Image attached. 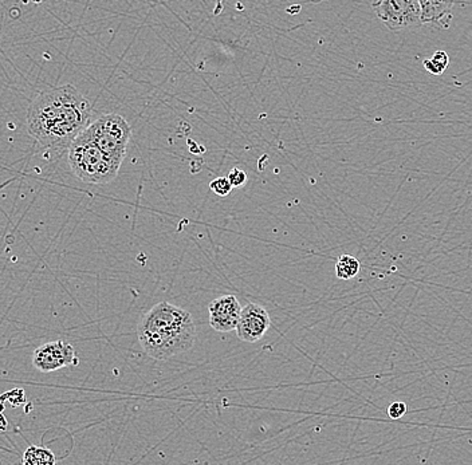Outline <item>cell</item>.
Wrapping results in <instances>:
<instances>
[{
	"mask_svg": "<svg viewBox=\"0 0 472 465\" xmlns=\"http://www.w3.org/2000/svg\"><path fill=\"white\" fill-rule=\"evenodd\" d=\"M270 325L271 319L267 310L257 303H248L242 307L235 328L236 335L243 342L254 344L264 337Z\"/></svg>",
	"mask_w": 472,
	"mask_h": 465,
	"instance_id": "cell-7",
	"label": "cell"
},
{
	"mask_svg": "<svg viewBox=\"0 0 472 465\" xmlns=\"http://www.w3.org/2000/svg\"><path fill=\"white\" fill-rule=\"evenodd\" d=\"M97 148L115 163L122 164L132 136L130 125L122 116L102 115L82 132Z\"/></svg>",
	"mask_w": 472,
	"mask_h": 465,
	"instance_id": "cell-4",
	"label": "cell"
},
{
	"mask_svg": "<svg viewBox=\"0 0 472 465\" xmlns=\"http://www.w3.org/2000/svg\"><path fill=\"white\" fill-rule=\"evenodd\" d=\"M230 184L233 186V188H240V186H244L246 181H247V175L244 170L239 169V168H234L231 169V172L228 173L227 176Z\"/></svg>",
	"mask_w": 472,
	"mask_h": 465,
	"instance_id": "cell-14",
	"label": "cell"
},
{
	"mask_svg": "<svg viewBox=\"0 0 472 465\" xmlns=\"http://www.w3.org/2000/svg\"><path fill=\"white\" fill-rule=\"evenodd\" d=\"M360 270V261L357 260V257L352 255H341L335 263V275L338 279H352L358 275Z\"/></svg>",
	"mask_w": 472,
	"mask_h": 465,
	"instance_id": "cell-11",
	"label": "cell"
},
{
	"mask_svg": "<svg viewBox=\"0 0 472 465\" xmlns=\"http://www.w3.org/2000/svg\"><path fill=\"white\" fill-rule=\"evenodd\" d=\"M449 63V54L446 51H436L431 59H425V70L433 75H442L447 70Z\"/></svg>",
	"mask_w": 472,
	"mask_h": 465,
	"instance_id": "cell-12",
	"label": "cell"
},
{
	"mask_svg": "<svg viewBox=\"0 0 472 465\" xmlns=\"http://www.w3.org/2000/svg\"><path fill=\"white\" fill-rule=\"evenodd\" d=\"M210 189L213 190L215 195H217L220 197H226V196H228L231 193V190L234 188L230 184L227 177H217V179H215V180L210 183Z\"/></svg>",
	"mask_w": 472,
	"mask_h": 465,
	"instance_id": "cell-13",
	"label": "cell"
},
{
	"mask_svg": "<svg viewBox=\"0 0 472 465\" xmlns=\"http://www.w3.org/2000/svg\"><path fill=\"white\" fill-rule=\"evenodd\" d=\"M78 357L70 344L54 341L39 346L32 354V365L41 373L59 370L69 365H78Z\"/></svg>",
	"mask_w": 472,
	"mask_h": 465,
	"instance_id": "cell-6",
	"label": "cell"
},
{
	"mask_svg": "<svg viewBox=\"0 0 472 465\" xmlns=\"http://www.w3.org/2000/svg\"><path fill=\"white\" fill-rule=\"evenodd\" d=\"M23 465H55V456L46 448L32 445L24 452Z\"/></svg>",
	"mask_w": 472,
	"mask_h": 465,
	"instance_id": "cell-10",
	"label": "cell"
},
{
	"mask_svg": "<svg viewBox=\"0 0 472 465\" xmlns=\"http://www.w3.org/2000/svg\"><path fill=\"white\" fill-rule=\"evenodd\" d=\"M242 313V306L234 295H223L208 306L210 325L219 333H228L235 330L239 317Z\"/></svg>",
	"mask_w": 472,
	"mask_h": 465,
	"instance_id": "cell-8",
	"label": "cell"
},
{
	"mask_svg": "<svg viewBox=\"0 0 472 465\" xmlns=\"http://www.w3.org/2000/svg\"><path fill=\"white\" fill-rule=\"evenodd\" d=\"M72 173L89 184H108L116 179L119 164L110 160L97 145L81 133L68 149Z\"/></svg>",
	"mask_w": 472,
	"mask_h": 465,
	"instance_id": "cell-3",
	"label": "cell"
},
{
	"mask_svg": "<svg viewBox=\"0 0 472 465\" xmlns=\"http://www.w3.org/2000/svg\"><path fill=\"white\" fill-rule=\"evenodd\" d=\"M420 22L433 24L440 28H449V22L452 19L451 10L453 3L447 1H431L420 0Z\"/></svg>",
	"mask_w": 472,
	"mask_h": 465,
	"instance_id": "cell-9",
	"label": "cell"
},
{
	"mask_svg": "<svg viewBox=\"0 0 472 465\" xmlns=\"http://www.w3.org/2000/svg\"><path fill=\"white\" fill-rule=\"evenodd\" d=\"M92 113V102L74 86L52 88L32 101L27 129L45 149L61 152L90 125Z\"/></svg>",
	"mask_w": 472,
	"mask_h": 465,
	"instance_id": "cell-1",
	"label": "cell"
},
{
	"mask_svg": "<svg viewBox=\"0 0 472 465\" xmlns=\"http://www.w3.org/2000/svg\"><path fill=\"white\" fill-rule=\"evenodd\" d=\"M405 413H406V404L400 402V401L391 404L389 408H388V415H389L391 419H402Z\"/></svg>",
	"mask_w": 472,
	"mask_h": 465,
	"instance_id": "cell-15",
	"label": "cell"
},
{
	"mask_svg": "<svg viewBox=\"0 0 472 465\" xmlns=\"http://www.w3.org/2000/svg\"><path fill=\"white\" fill-rule=\"evenodd\" d=\"M137 337L149 357L166 361L193 348L196 325L187 310L164 301L144 314Z\"/></svg>",
	"mask_w": 472,
	"mask_h": 465,
	"instance_id": "cell-2",
	"label": "cell"
},
{
	"mask_svg": "<svg viewBox=\"0 0 472 465\" xmlns=\"http://www.w3.org/2000/svg\"><path fill=\"white\" fill-rule=\"evenodd\" d=\"M378 19L392 31L416 28L420 22V3L416 0H380L372 3Z\"/></svg>",
	"mask_w": 472,
	"mask_h": 465,
	"instance_id": "cell-5",
	"label": "cell"
}]
</instances>
